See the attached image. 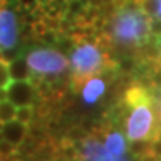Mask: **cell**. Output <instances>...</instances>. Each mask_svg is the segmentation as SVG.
Returning a JSON list of instances; mask_svg holds the SVG:
<instances>
[{"label":"cell","instance_id":"cell-3","mask_svg":"<svg viewBox=\"0 0 161 161\" xmlns=\"http://www.w3.org/2000/svg\"><path fill=\"white\" fill-rule=\"evenodd\" d=\"M72 67V85L75 90L88 78L96 75H104L115 67V61L110 57V49L98 36L96 40L78 39L70 52Z\"/></svg>","mask_w":161,"mask_h":161},{"label":"cell","instance_id":"cell-21","mask_svg":"<svg viewBox=\"0 0 161 161\" xmlns=\"http://www.w3.org/2000/svg\"><path fill=\"white\" fill-rule=\"evenodd\" d=\"M0 161H18V160H15V158L12 160V157H11V158H0Z\"/></svg>","mask_w":161,"mask_h":161},{"label":"cell","instance_id":"cell-15","mask_svg":"<svg viewBox=\"0 0 161 161\" xmlns=\"http://www.w3.org/2000/svg\"><path fill=\"white\" fill-rule=\"evenodd\" d=\"M12 82L9 75V61L6 58H0V91H5Z\"/></svg>","mask_w":161,"mask_h":161},{"label":"cell","instance_id":"cell-23","mask_svg":"<svg viewBox=\"0 0 161 161\" xmlns=\"http://www.w3.org/2000/svg\"><path fill=\"white\" fill-rule=\"evenodd\" d=\"M54 161H55V160H54Z\"/></svg>","mask_w":161,"mask_h":161},{"label":"cell","instance_id":"cell-6","mask_svg":"<svg viewBox=\"0 0 161 161\" xmlns=\"http://www.w3.org/2000/svg\"><path fill=\"white\" fill-rule=\"evenodd\" d=\"M19 40V23L17 14L0 0V51L15 49Z\"/></svg>","mask_w":161,"mask_h":161},{"label":"cell","instance_id":"cell-16","mask_svg":"<svg viewBox=\"0 0 161 161\" xmlns=\"http://www.w3.org/2000/svg\"><path fill=\"white\" fill-rule=\"evenodd\" d=\"M151 94H152V100H154V108H155V114L158 118V124L161 128V80L155 82L152 88H151Z\"/></svg>","mask_w":161,"mask_h":161},{"label":"cell","instance_id":"cell-9","mask_svg":"<svg viewBox=\"0 0 161 161\" xmlns=\"http://www.w3.org/2000/svg\"><path fill=\"white\" fill-rule=\"evenodd\" d=\"M106 79L103 75H96L91 76L80 85V97L82 102L86 106H92V104L98 103L102 97L106 92Z\"/></svg>","mask_w":161,"mask_h":161},{"label":"cell","instance_id":"cell-2","mask_svg":"<svg viewBox=\"0 0 161 161\" xmlns=\"http://www.w3.org/2000/svg\"><path fill=\"white\" fill-rule=\"evenodd\" d=\"M122 125L127 142L131 145H154L161 140V128L154 108L151 90L131 85L122 97Z\"/></svg>","mask_w":161,"mask_h":161},{"label":"cell","instance_id":"cell-12","mask_svg":"<svg viewBox=\"0 0 161 161\" xmlns=\"http://www.w3.org/2000/svg\"><path fill=\"white\" fill-rule=\"evenodd\" d=\"M146 12L149 14L154 23V29H155V23L161 24V0H140Z\"/></svg>","mask_w":161,"mask_h":161},{"label":"cell","instance_id":"cell-5","mask_svg":"<svg viewBox=\"0 0 161 161\" xmlns=\"http://www.w3.org/2000/svg\"><path fill=\"white\" fill-rule=\"evenodd\" d=\"M115 158L110 155L103 143V139L97 131L85 134L79 140L75 152H72L69 161H114Z\"/></svg>","mask_w":161,"mask_h":161},{"label":"cell","instance_id":"cell-1","mask_svg":"<svg viewBox=\"0 0 161 161\" xmlns=\"http://www.w3.org/2000/svg\"><path fill=\"white\" fill-rule=\"evenodd\" d=\"M155 29L140 0H114L102 21L100 37L110 51L136 52L151 43Z\"/></svg>","mask_w":161,"mask_h":161},{"label":"cell","instance_id":"cell-22","mask_svg":"<svg viewBox=\"0 0 161 161\" xmlns=\"http://www.w3.org/2000/svg\"><path fill=\"white\" fill-rule=\"evenodd\" d=\"M0 58H2V57H0Z\"/></svg>","mask_w":161,"mask_h":161},{"label":"cell","instance_id":"cell-8","mask_svg":"<svg viewBox=\"0 0 161 161\" xmlns=\"http://www.w3.org/2000/svg\"><path fill=\"white\" fill-rule=\"evenodd\" d=\"M97 131L100 133V136L103 139V143L106 146L108 152L114 158H119V157L127 155V152H128L127 139L112 121H108V122H104L103 125H100L97 128Z\"/></svg>","mask_w":161,"mask_h":161},{"label":"cell","instance_id":"cell-4","mask_svg":"<svg viewBox=\"0 0 161 161\" xmlns=\"http://www.w3.org/2000/svg\"><path fill=\"white\" fill-rule=\"evenodd\" d=\"M25 61L33 73V80L58 79L69 69V60L55 48L36 46L25 52Z\"/></svg>","mask_w":161,"mask_h":161},{"label":"cell","instance_id":"cell-17","mask_svg":"<svg viewBox=\"0 0 161 161\" xmlns=\"http://www.w3.org/2000/svg\"><path fill=\"white\" fill-rule=\"evenodd\" d=\"M33 116H35V109L33 106H21L17 109V114H15V119L21 121L24 124L29 125L30 122L33 121Z\"/></svg>","mask_w":161,"mask_h":161},{"label":"cell","instance_id":"cell-7","mask_svg":"<svg viewBox=\"0 0 161 161\" xmlns=\"http://www.w3.org/2000/svg\"><path fill=\"white\" fill-rule=\"evenodd\" d=\"M37 94L39 91L33 80H12L5 90V97L17 108L35 104Z\"/></svg>","mask_w":161,"mask_h":161},{"label":"cell","instance_id":"cell-20","mask_svg":"<svg viewBox=\"0 0 161 161\" xmlns=\"http://www.w3.org/2000/svg\"><path fill=\"white\" fill-rule=\"evenodd\" d=\"M114 161H133L131 158H128L127 155H124V157H119V158H115Z\"/></svg>","mask_w":161,"mask_h":161},{"label":"cell","instance_id":"cell-18","mask_svg":"<svg viewBox=\"0 0 161 161\" xmlns=\"http://www.w3.org/2000/svg\"><path fill=\"white\" fill-rule=\"evenodd\" d=\"M18 2H19V5L23 6L24 9L35 8V6H37V3H39V0H18Z\"/></svg>","mask_w":161,"mask_h":161},{"label":"cell","instance_id":"cell-19","mask_svg":"<svg viewBox=\"0 0 161 161\" xmlns=\"http://www.w3.org/2000/svg\"><path fill=\"white\" fill-rule=\"evenodd\" d=\"M157 49H158V54L161 57V33H158V37H157Z\"/></svg>","mask_w":161,"mask_h":161},{"label":"cell","instance_id":"cell-11","mask_svg":"<svg viewBox=\"0 0 161 161\" xmlns=\"http://www.w3.org/2000/svg\"><path fill=\"white\" fill-rule=\"evenodd\" d=\"M9 75L12 80H33V73L23 55H17L9 61Z\"/></svg>","mask_w":161,"mask_h":161},{"label":"cell","instance_id":"cell-14","mask_svg":"<svg viewBox=\"0 0 161 161\" xmlns=\"http://www.w3.org/2000/svg\"><path fill=\"white\" fill-rule=\"evenodd\" d=\"M136 161H161V151L154 148V145L145 146L142 151L134 154Z\"/></svg>","mask_w":161,"mask_h":161},{"label":"cell","instance_id":"cell-13","mask_svg":"<svg viewBox=\"0 0 161 161\" xmlns=\"http://www.w3.org/2000/svg\"><path fill=\"white\" fill-rule=\"evenodd\" d=\"M15 114H17V106L11 103L8 98L0 100V124H5L8 121L15 119Z\"/></svg>","mask_w":161,"mask_h":161},{"label":"cell","instance_id":"cell-10","mask_svg":"<svg viewBox=\"0 0 161 161\" xmlns=\"http://www.w3.org/2000/svg\"><path fill=\"white\" fill-rule=\"evenodd\" d=\"M27 136H29V125L21 121L12 119L5 124H0V137L17 149L24 143Z\"/></svg>","mask_w":161,"mask_h":161}]
</instances>
